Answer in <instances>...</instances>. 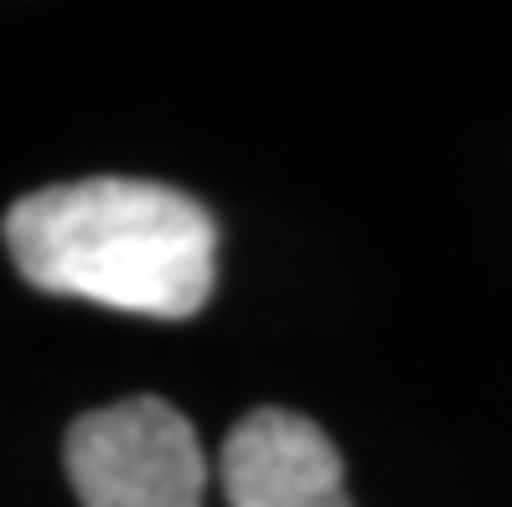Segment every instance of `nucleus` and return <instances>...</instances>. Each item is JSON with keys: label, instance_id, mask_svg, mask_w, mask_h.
<instances>
[{"label": "nucleus", "instance_id": "obj_1", "mask_svg": "<svg viewBox=\"0 0 512 507\" xmlns=\"http://www.w3.org/2000/svg\"><path fill=\"white\" fill-rule=\"evenodd\" d=\"M21 280L109 311L187 321L218 290V223L166 182L88 176L21 197L6 213Z\"/></svg>", "mask_w": 512, "mask_h": 507}, {"label": "nucleus", "instance_id": "obj_2", "mask_svg": "<svg viewBox=\"0 0 512 507\" xmlns=\"http://www.w3.org/2000/svg\"><path fill=\"white\" fill-rule=\"evenodd\" d=\"M63 456L83 507H202L207 497L202 440L156 394L78 414Z\"/></svg>", "mask_w": 512, "mask_h": 507}, {"label": "nucleus", "instance_id": "obj_3", "mask_svg": "<svg viewBox=\"0 0 512 507\" xmlns=\"http://www.w3.org/2000/svg\"><path fill=\"white\" fill-rule=\"evenodd\" d=\"M228 507H352L337 445L295 409H254L223 440Z\"/></svg>", "mask_w": 512, "mask_h": 507}]
</instances>
